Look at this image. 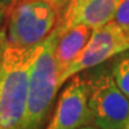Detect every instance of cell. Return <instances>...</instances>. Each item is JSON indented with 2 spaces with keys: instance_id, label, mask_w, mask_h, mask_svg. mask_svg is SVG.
<instances>
[{
  "instance_id": "e0dca14e",
  "label": "cell",
  "mask_w": 129,
  "mask_h": 129,
  "mask_svg": "<svg viewBox=\"0 0 129 129\" xmlns=\"http://www.w3.org/2000/svg\"><path fill=\"white\" fill-rule=\"evenodd\" d=\"M125 129H129V128H128V127H127V128H125Z\"/></svg>"
},
{
  "instance_id": "9c48e42d",
  "label": "cell",
  "mask_w": 129,
  "mask_h": 129,
  "mask_svg": "<svg viewBox=\"0 0 129 129\" xmlns=\"http://www.w3.org/2000/svg\"><path fill=\"white\" fill-rule=\"evenodd\" d=\"M110 71L118 88L129 99V49L112 57Z\"/></svg>"
},
{
  "instance_id": "8fae6325",
  "label": "cell",
  "mask_w": 129,
  "mask_h": 129,
  "mask_svg": "<svg viewBox=\"0 0 129 129\" xmlns=\"http://www.w3.org/2000/svg\"><path fill=\"white\" fill-rule=\"evenodd\" d=\"M80 1H81V0H67V5H66V10H64V14H63L62 20H63L64 18H67L69 14L72 13V11L75 9V6H77Z\"/></svg>"
},
{
  "instance_id": "7a4b0ae2",
  "label": "cell",
  "mask_w": 129,
  "mask_h": 129,
  "mask_svg": "<svg viewBox=\"0 0 129 129\" xmlns=\"http://www.w3.org/2000/svg\"><path fill=\"white\" fill-rule=\"evenodd\" d=\"M41 43L29 48L3 41L0 57V129H20L26 108L29 77Z\"/></svg>"
},
{
  "instance_id": "9a60e30c",
  "label": "cell",
  "mask_w": 129,
  "mask_h": 129,
  "mask_svg": "<svg viewBox=\"0 0 129 129\" xmlns=\"http://www.w3.org/2000/svg\"><path fill=\"white\" fill-rule=\"evenodd\" d=\"M1 50H3V38H1V34H0V57H1Z\"/></svg>"
},
{
  "instance_id": "5bb4252c",
  "label": "cell",
  "mask_w": 129,
  "mask_h": 129,
  "mask_svg": "<svg viewBox=\"0 0 129 129\" xmlns=\"http://www.w3.org/2000/svg\"><path fill=\"white\" fill-rule=\"evenodd\" d=\"M79 129H97V128L96 127H92V125L87 124V125H84V127H81V128H79Z\"/></svg>"
},
{
  "instance_id": "2e32d148",
  "label": "cell",
  "mask_w": 129,
  "mask_h": 129,
  "mask_svg": "<svg viewBox=\"0 0 129 129\" xmlns=\"http://www.w3.org/2000/svg\"><path fill=\"white\" fill-rule=\"evenodd\" d=\"M124 30V32H125V36H127V38H128V41H129V28H127V29H123Z\"/></svg>"
},
{
  "instance_id": "6da1fadb",
  "label": "cell",
  "mask_w": 129,
  "mask_h": 129,
  "mask_svg": "<svg viewBox=\"0 0 129 129\" xmlns=\"http://www.w3.org/2000/svg\"><path fill=\"white\" fill-rule=\"evenodd\" d=\"M67 0H12L0 30L5 43L20 48L44 41L62 22Z\"/></svg>"
},
{
  "instance_id": "5b68a950",
  "label": "cell",
  "mask_w": 129,
  "mask_h": 129,
  "mask_svg": "<svg viewBox=\"0 0 129 129\" xmlns=\"http://www.w3.org/2000/svg\"><path fill=\"white\" fill-rule=\"evenodd\" d=\"M128 49L129 41L124 30L114 20L93 29L87 44L71 63L67 71L59 78V86L61 87L68 79L79 72L94 68Z\"/></svg>"
},
{
  "instance_id": "52a82bcc",
  "label": "cell",
  "mask_w": 129,
  "mask_h": 129,
  "mask_svg": "<svg viewBox=\"0 0 129 129\" xmlns=\"http://www.w3.org/2000/svg\"><path fill=\"white\" fill-rule=\"evenodd\" d=\"M120 0H81L67 18H64L59 25L64 29L84 24L91 29L105 25L115 18Z\"/></svg>"
},
{
  "instance_id": "3957f363",
  "label": "cell",
  "mask_w": 129,
  "mask_h": 129,
  "mask_svg": "<svg viewBox=\"0 0 129 129\" xmlns=\"http://www.w3.org/2000/svg\"><path fill=\"white\" fill-rule=\"evenodd\" d=\"M59 26L41 42L29 77L26 108L20 129H42L59 91V66L55 46Z\"/></svg>"
},
{
  "instance_id": "30bf717a",
  "label": "cell",
  "mask_w": 129,
  "mask_h": 129,
  "mask_svg": "<svg viewBox=\"0 0 129 129\" xmlns=\"http://www.w3.org/2000/svg\"><path fill=\"white\" fill-rule=\"evenodd\" d=\"M114 22L122 29L129 28V0H120L117 5Z\"/></svg>"
},
{
  "instance_id": "4fadbf2b",
  "label": "cell",
  "mask_w": 129,
  "mask_h": 129,
  "mask_svg": "<svg viewBox=\"0 0 129 129\" xmlns=\"http://www.w3.org/2000/svg\"><path fill=\"white\" fill-rule=\"evenodd\" d=\"M12 0H0V3L4 5L5 7H6V10H7V7H9V5H10V3H11Z\"/></svg>"
},
{
  "instance_id": "7c38bea8",
  "label": "cell",
  "mask_w": 129,
  "mask_h": 129,
  "mask_svg": "<svg viewBox=\"0 0 129 129\" xmlns=\"http://www.w3.org/2000/svg\"><path fill=\"white\" fill-rule=\"evenodd\" d=\"M5 12H6V7H5L4 5L0 3V23H3V20H4Z\"/></svg>"
},
{
  "instance_id": "277c9868",
  "label": "cell",
  "mask_w": 129,
  "mask_h": 129,
  "mask_svg": "<svg viewBox=\"0 0 129 129\" xmlns=\"http://www.w3.org/2000/svg\"><path fill=\"white\" fill-rule=\"evenodd\" d=\"M85 79L92 123L99 129H125L129 125V99L114 80L110 67L94 69Z\"/></svg>"
},
{
  "instance_id": "ac0fdd59",
  "label": "cell",
  "mask_w": 129,
  "mask_h": 129,
  "mask_svg": "<svg viewBox=\"0 0 129 129\" xmlns=\"http://www.w3.org/2000/svg\"><path fill=\"white\" fill-rule=\"evenodd\" d=\"M128 128H129V125H128Z\"/></svg>"
},
{
  "instance_id": "ba28073f",
  "label": "cell",
  "mask_w": 129,
  "mask_h": 129,
  "mask_svg": "<svg viewBox=\"0 0 129 129\" xmlns=\"http://www.w3.org/2000/svg\"><path fill=\"white\" fill-rule=\"evenodd\" d=\"M92 30L93 29L84 24L72 25L64 29H60L59 26V36L55 46V57L60 72L59 78L67 71L71 63L87 44Z\"/></svg>"
},
{
  "instance_id": "8992f818",
  "label": "cell",
  "mask_w": 129,
  "mask_h": 129,
  "mask_svg": "<svg viewBox=\"0 0 129 129\" xmlns=\"http://www.w3.org/2000/svg\"><path fill=\"white\" fill-rule=\"evenodd\" d=\"M92 123L85 79L73 75L57 101L54 115L44 129H79Z\"/></svg>"
}]
</instances>
